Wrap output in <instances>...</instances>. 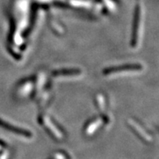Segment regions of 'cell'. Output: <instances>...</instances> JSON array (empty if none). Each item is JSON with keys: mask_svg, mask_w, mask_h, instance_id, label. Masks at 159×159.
I'll list each match as a JSON object with an SVG mask.
<instances>
[{"mask_svg": "<svg viewBox=\"0 0 159 159\" xmlns=\"http://www.w3.org/2000/svg\"><path fill=\"white\" fill-rule=\"evenodd\" d=\"M2 125L3 126V127H5L7 129L10 130L11 132H16V133H18V134L22 135V136H30V133L28 132V131L20 129V128H16V127H14V126H11V124L9 125L8 124H6V123H4V122H2Z\"/></svg>", "mask_w": 159, "mask_h": 159, "instance_id": "cell-1", "label": "cell"}, {"mask_svg": "<svg viewBox=\"0 0 159 159\" xmlns=\"http://www.w3.org/2000/svg\"><path fill=\"white\" fill-rule=\"evenodd\" d=\"M135 68L138 69L139 66H135V65H130V66H124V67H116V68H112V69L107 71V73L119 72V71H132V70H135Z\"/></svg>", "mask_w": 159, "mask_h": 159, "instance_id": "cell-2", "label": "cell"}]
</instances>
